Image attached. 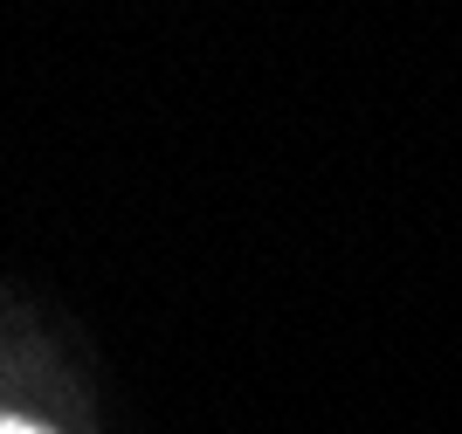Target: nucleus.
I'll return each mask as SVG.
<instances>
[{
	"instance_id": "nucleus-1",
	"label": "nucleus",
	"mask_w": 462,
	"mask_h": 434,
	"mask_svg": "<svg viewBox=\"0 0 462 434\" xmlns=\"http://www.w3.org/2000/svg\"><path fill=\"white\" fill-rule=\"evenodd\" d=\"M0 434H42V428H28V420H7V414H0Z\"/></svg>"
}]
</instances>
